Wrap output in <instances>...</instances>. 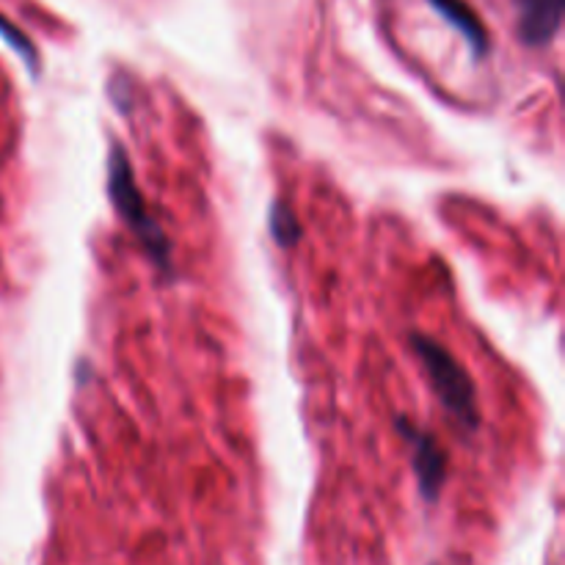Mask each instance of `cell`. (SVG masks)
I'll return each instance as SVG.
<instances>
[{
	"label": "cell",
	"mask_w": 565,
	"mask_h": 565,
	"mask_svg": "<svg viewBox=\"0 0 565 565\" xmlns=\"http://www.w3.org/2000/svg\"><path fill=\"white\" fill-rule=\"evenodd\" d=\"M412 348L417 351L419 362H423L425 375H428L430 386H434L436 397L441 406L450 412V417L461 425L463 430L478 428V395H475V384L463 364L447 351L441 342L430 340V337L414 334Z\"/></svg>",
	"instance_id": "obj_1"
},
{
	"label": "cell",
	"mask_w": 565,
	"mask_h": 565,
	"mask_svg": "<svg viewBox=\"0 0 565 565\" xmlns=\"http://www.w3.org/2000/svg\"><path fill=\"white\" fill-rule=\"evenodd\" d=\"M108 196L110 202H114L119 218L130 226L132 235L141 241V246L147 248L149 257H152L160 268H169L171 265L169 237L163 235L158 221L149 215L141 191H138L136 185V174H132L130 158H127V152L119 147V143H114L108 158Z\"/></svg>",
	"instance_id": "obj_2"
},
{
	"label": "cell",
	"mask_w": 565,
	"mask_h": 565,
	"mask_svg": "<svg viewBox=\"0 0 565 565\" xmlns=\"http://www.w3.org/2000/svg\"><path fill=\"white\" fill-rule=\"evenodd\" d=\"M428 3L467 39L469 47H472V53L478 58H483L489 53V31H486V25L480 22V17L475 14L467 0H428Z\"/></svg>",
	"instance_id": "obj_5"
},
{
	"label": "cell",
	"mask_w": 565,
	"mask_h": 565,
	"mask_svg": "<svg viewBox=\"0 0 565 565\" xmlns=\"http://www.w3.org/2000/svg\"><path fill=\"white\" fill-rule=\"evenodd\" d=\"M403 428H406V439L408 445H412V463L419 480V491H423L425 500L434 502L436 497H439L441 486H445V450H441L439 441L430 434H425V430L408 428V425H403Z\"/></svg>",
	"instance_id": "obj_4"
},
{
	"label": "cell",
	"mask_w": 565,
	"mask_h": 565,
	"mask_svg": "<svg viewBox=\"0 0 565 565\" xmlns=\"http://www.w3.org/2000/svg\"><path fill=\"white\" fill-rule=\"evenodd\" d=\"M0 36H3L6 42H9L11 47L17 50V55H20V58L28 64V70H31L33 75H36V70H39V55H36V50H33L31 39H28L25 33L20 31V28L11 25V22L6 20L3 14H0Z\"/></svg>",
	"instance_id": "obj_7"
},
{
	"label": "cell",
	"mask_w": 565,
	"mask_h": 565,
	"mask_svg": "<svg viewBox=\"0 0 565 565\" xmlns=\"http://www.w3.org/2000/svg\"><path fill=\"white\" fill-rule=\"evenodd\" d=\"M565 0H513L516 33L527 47H544L563 25Z\"/></svg>",
	"instance_id": "obj_3"
},
{
	"label": "cell",
	"mask_w": 565,
	"mask_h": 565,
	"mask_svg": "<svg viewBox=\"0 0 565 565\" xmlns=\"http://www.w3.org/2000/svg\"><path fill=\"white\" fill-rule=\"evenodd\" d=\"M268 226H270V237L285 248L296 246L298 237H301V224H298V218L292 215V210L287 207L285 202H274Z\"/></svg>",
	"instance_id": "obj_6"
}]
</instances>
